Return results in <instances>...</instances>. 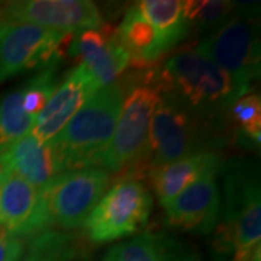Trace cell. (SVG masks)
I'll return each instance as SVG.
<instances>
[{
	"label": "cell",
	"mask_w": 261,
	"mask_h": 261,
	"mask_svg": "<svg viewBox=\"0 0 261 261\" xmlns=\"http://www.w3.org/2000/svg\"><path fill=\"white\" fill-rule=\"evenodd\" d=\"M161 94H167L202 121L214 125L243 97L238 87L211 60L200 41L178 49L151 70Z\"/></svg>",
	"instance_id": "obj_1"
},
{
	"label": "cell",
	"mask_w": 261,
	"mask_h": 261,
	"mask_svg": "<svg viewBox=\"0 0 261 261\" xmlns=\"http://www.w3.org/2000/svg\"><path fill=\"white\" fill-rule=\"evenodd\" d=\"M221 215L215 228L214 254L245 250L261 244L260 166L252 160L224 163Z\"/></svg>",
	"instance_id": "obj_2"
},
{
	"label": "cell",
	"mask_w": 261,
	"mask_h": 261,
	"mask_svg": "<svg viewBox=\"0 0 261 261\" xmlns=\"http://www.w3.org/2000/svg\"><path fill=\"white\" fill-rule=\"evenodd\" d=\"M125 97L123 84L113 82L99 87L56 138L49 141L57 149L64 171L97 167L112 140Z\"/></svg>",
	"instance_id": "obj_3"
},
{
	"label": "cell",
	"mask_w": 261,
	"mask_h": 261,
	"mask_svg": "<svg viewBox=\"0 0 261 261\" xmlns=\"http://www.w3.org/2000/svg\"><path fill=\"white\" fill-rule=\"evenodd\" d=\"M214 125L202 121L167 94H161L154 111L141 161L148 170L203 151H214Z\"/></svg>",
	"instance_id": "obj_4"
},
{
	"label": "cell",
	"mask_w": 261,
	"mask_h": 261,
	"mask_svg": "<svg viewBox=\"0 0 261 261\" xmlns=\"http://www.w3.org/2000/svg\"><path fill=\"white\" fill-rule=\"evenodd\" d=\"M134 75L129 87H123L125 97L112 140L97 164V167L108 173H116L140 163L151 119L161 97L151 70Z\"/></svg>",
	"instance_id": "obj_5"
},
{
	"label": "cell",
	"mask_w": 261,
	"mask_h": 261,
	"mask_svg": "<svg viewBox=\"0 0 261 261\" xmlns=\"http://www.w3.org/2000/svg\"><path fill=\"white\" fill-rule=\"evenodd\" d=\"M200 44L241 94H248L260 79L258 5L238 3L232 18L214 35L200 39Z\"/></svg>",
	"instance_id": "obj_6"
},
{
	"label": "cell",
	"mask_w": 261,
	"mask_h": 261,
	"mask_svg": "<svg viewBox=\"0 0 261 261\" xmlns=\"http://www.w3.org/2000/svg\"><path fill=\"white\" fill-rule=\"evenodd\" d=\"M151 209L152 197L147 186L125 177L102 196L83 226L92 243H111L138 232L148 222Z\"/></svg>",
	"instance_id": "obj_7"
},
{
	"label": "cell",
	"mask_w": 261,
	"mask_h": 261,
	"mask_svg": "<svg viewBox=\"0 0 261 261\" xmlns=\"http://www.w3.org/2000/svg\"><path fill=\"white\" fill-rule=\"evenodd\" d=\"M74 34L31 23L0 25V83L34 70H45L67 54Z\"/></svg>",
	"instance_id": "obj_8"
},
{
	"label": "cell",
	"mask_w": 261,
	"mask_h": 261,
	"mask_svg": "<svg viewBox=\"0 0 261 261\" xmlns=\"http://www.w3.org/2000/svg\"><path fill=\"white\" fill-rule=\"evenodd\" d=\"M109 185V173L100 167L68 170L58 174L42 192L51 225L63 229L83 226Z\"/></svg>",
	"instance_id": "obj_9"
},
{
	"label": "cell",
	"mask_w": 261,
	"mask_h": 261,
	"mask_svg": "<svg viewBox=\"0 0 261 261\" xmlns=\"http://www.w3.org/2000/svg\"><path fill=\"white\" fill-rule=\"evenodd\" d=\"M5 23H31L63 34L103 25L99 8L89 0H20L0 5Z\"/></svg>",
	"instance_id": "obj_10"
},
{
	"label": "cell",
	"mask_w": 261,
	"mask_h": 261,
	"mask_svg": "<svg viewBox=\"0 0 261 261\" xmlns=\"http://www.w3.org/2000/svg\"><path fill=\"white\" fill-rule=\"evenodd\" d=\"M0 225L20 238L51 226L44 193L6 170H0Z\"/></svg>",
	"instance_id": "obj_11"
},
{
	"label": "cell",
	"mask_w": 261,
	"mask_h": 261,
	"mask_svg": "<svg viewBox=\"0 0 261 261\" xmlns=\"http://www.w3.org/2000/svg\"><path fill=\"white\" fill-rule=\"evenodd\" d=\"M219 173H209L186 187L166 209V221L171 228L207 235L221 221Z\"/></svg>",
	"instance_id": "obj_12"
},
{
	"label": "cell",
	"mask_w": 261,
	"mask_h": 261,
	"mask_svg": "<svg viewBox=\"0 0 261 261\" xmlns=\"http://www.w3.org/2000/svg\"><path fill=\"white\" fill-rule=\"evenodd\" d=\"M67 54L87 68L99 87L113 83L129 65V56L111 25L74 34Z\"/></svg>",
	"instance_id": "obj_13"
},
{
	"label": "cell",
	"mask_w": 261,
	"mask_h": 261,
	"mask_svg": "<svg viewBox=\"0 0 261 261\" xmlns=\"http://www.w3.org/2000/svg\"><path fill=\"white\" fill-rule=\"evenodd\" d=\"M97 89L99 86L87 68L77 65L58 83L44 109L35 118L31 134L44 144L54 140Z\"/></svg>",
	"instance_id": "obj_14"
},
{
	"label": "cell",
	"mask_w": 261,
	"mask_h": 261,
	"mask_svg": "<svg viewBox=\"0 0 261 261\" xmlns=\"http://www.w3.org/2000/svg\"><path fill=\"white\" fill-rule=\"evenodd\" d=\"M0 170L23 178L39 192H44L58 174L64 173L54 145L39 142L31 132L0 154Z\"/></svg>",
	"instance_id": "obj_15"
},
{
	"label": "cell",
	"mask_w": 261,
	"mask_h": 261,
	"mask_svg": "<svg viewBox=\"0 0 261 261\" xmlns=\"http://www.w3.org/2000/svg\"><path fill=\"white\" fill-rule=\"evenodd\" d=\"M224 159L218 151H203L149 170L151 185L160 205L167 206L186 187L209 173H221Z\"/></svg>",
	"instance_id": "obj_16"
},
{
	"label": "cell",
	"mask_w": 261,
	"mask_h": 261,
	"mask_svg": "<svg viewBox=\"0 0 261 261\" xmlns=\"http://www.w3.org/2000/svg\"><path fill=\"white\" fill-rule=\"evenodd\" d=\"M103 261H200V257L190 243L148 231L116 244Z\"/></svg>",
	"instance_id": "obj_17"
},
{
	"label": "cell",
	"mask_w": 261,
	"mask_h": 261,
	"mask_svg": "<svg viewBox=\"0 0 261 261\" xmlns=\"http://www.w3.org/2000/svg\"><path fill=\"white\" fill-rule=\"evenodd\" d=\"M116 37L129 56V63L137 67L157 63L170 48L161 39L159 32L142 16L137 5L130 6L121 25L116 28Z\"/></svg>",
	"instance_id": "obj_18"
},
{
	"label": "cell",
	"mask_w": 261,
	"mask_h": 261,
	"mask_svg": "<svg viewBox=\"0 0 261 261\" xmlns=\"http://www.w3.org/2000/svg\"><path fill=\"white\" fill-rule=\"evenodd\" d=\"M170 49L189 35L185 8L180 0H142L135 3Z\"/></svg>",
	"instance_id": "obj_19"
},
{
	"label": "cell",
	"mask_w": 261,
	"mask_h": 261,
	"mask_svg": "<svg viewBox=\"0 0 261 261\" xmlns=\"http://www.w3.org/2000/svg\"><path fill=\"white\" fill-rule=\"evenodd\" d=\"M189 34L203 39L224 27L238 9V3L228 0H186L183 2Z\"/></svg>",
	"instance_id": "obj_20"
},
{
	"label": "cell",
	"mask_w": 261,
	"mask_h": 261,
	"mask_svg": "<svg viewBox=\"0 0 261 261\" xmlns=\"http://www.w3.org/2000/svg\"><path fill=\"white\" fill-rule=\"evenodd\" d=\"M23 87L12 90L0 100V154L28 135L35 119L22 108Z\"/></svg>",
	"instance_id": "obj_21"
},
{
	"label": "cell",
	"mask_w": 261,
	"mask_h": 261,
	"mask_svg": "<svg viewBox=\"0 0 261 261\" xmlns=\"http://www.w3.org/2000/svg\"><path fill=\"white\" fill-rule=\"evenodd\" d=\"M77 247L70 233L45 231L31 238L19 261H75Z\"/></svg>",
	"instance_id": "obj_22"
},
{
	"label": "cell",
	"mask_w": 261,
	"mask_h": 261,
	"mask_svg": "<svg viewBox=\"0 0 261 261\" xmlns=\"http://www.w3.org/2000/svg\"><path fill=\"white\" fill-rule=\"evenodd\" d=\"M228 115L238 137L243 140V147L260 148L261 142V100L260 94H244L232 103Z\"/></svg>",
	"instance_id": "obj_23"
},
{
	"label": "cell",
	"mask_w": 261,
	"mask_h": 261,
	"mask_svg": "<svg viewBox=\"0 0 261 261\" xmlns=\"http://www.w3.org/2000/svg\"><path fill=\"white\" fill-rule=\"evenodd\" d=\"M57 67L58 65H53L45 70H41L28 83L22 86L23 87L22 108L34 119L44 109L45 103L48 102V99L54 93V90L60 83L57 75Z\"/></svg>",
	"instance_id": "obj_24"
},
{
	"label": "cell",
	"mask_w": 261,
	"mask_h": 261,
	"mask_svg": "<svg viewBox=\"0 0 261 261\" xmlns=\"http://www.w3.org/2000/svg\"><path fill=\"white\" fill-rule=\"evenodd\" d=\"M23 252V240L0 225V261H19Z\"/></svg>",
	"instance_id": "obj_25"
},
{
	"label": "cell",
	"mask_w": 261,
	"mask_h": 261,
	"mask_svg": "<svg viewBox=\"0 0 261 261\" xmlns=\"http://www.w3.org/2000/svg\"><path fill=\"white\" fill-rule=\"evenodd\" d=\"M214 261H261V244H255L245 250L214 254Z\"/></svg>",
	"instance_id": "obj_26"
},
{
	"label": "cell",
	"mask_w": 261,
	"mask_h": 261,
	"mask_svg": "<svg viewBox=\"0 0 261 261\" xmlns=\"http://www.w3.org/2000/svg\"><path fill=\"white\" fill-rule=\"evenodd\" d=\"M2 23H5V22L2 20V15H0V25H2Z\"/></svg>",
	"instance_id": "obj_27"
}]
</instances>
